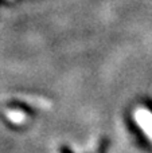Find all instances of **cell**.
<instances>
[{
	"label": "cell",
	"instance_id": "obj_1",
	"mask_svg": "<svg viewBox=\"0 0 152 153\" xmlns=\"http://www.w3.org/2000/svg\"><path fill=\"white\" fill-rule=\"evenodd\" d=\"M133 120L144 136L152 143V111L147 108H136L133 111Z\"/></svg>",
	"mask_w": 152,
	"mask_h": 153
},
{
	"label": "cell",
	"instance_id": "obj_2",
	"mask_svg": "<svg viewBox=\"0 0 152 153\" xmlns=\"http://www.w3.org/2000/svg\"><path fill=\"white\" fill-rule=\"evenodd\" d=\"M5 117L10 120L12 124H16V125H20L22 122L26 121V114L24 111L22 110H16V109H12V110H7L5 111Z\"/></svg>",
	"mask_w": 152,
	"mask_h": 153
}]
</instances>
